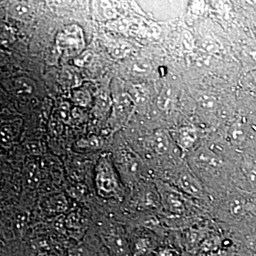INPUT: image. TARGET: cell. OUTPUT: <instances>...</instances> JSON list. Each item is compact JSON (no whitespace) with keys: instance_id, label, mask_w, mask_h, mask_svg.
<instances>
[{"instance_id":"cell-8","label":"cell","mask_w":256,"mask_h":256,"mask_svg":"<svg viewBox=\"0 0 256 256\" xmlns=\"http://www.w3.org/2000/svg\"><path fill=\"white\" fill-rule=\"evenodd\" d=\"M94 54L90 50H86L79 54L74 60L77 66L86 67L92 63L94 60Z\"/></svg>"},{"instance_id":"cell-9","label":"cell","mask_w":256,"mask_h":256,"mask_svg":"<svg viewBox=\"0 0 256 256\" xmlns=\"http://www.w3.org/2000/svg\"><path fill=\"white\" fill-rule=\"evenodd\" d=\"M166 202L170 210L174 212H180L183 210V204L181 200L175 195H170L166 197Z\"/></svg>"},{"instance_id":"cell-2","label":"cell","mask_w":256,"mask_h":256,"mask_svg":"<svg viewBox=\"0 0 256 256\" xmlns=\"http://www.w3.org/2000/svg\"><path fill=\"white\" fill-rule=\"evenodd\" d=\"M106 244L114 256H131L127 242L121 236H108Z\"/></svg>"},{"instance_id":"cell-4","label":"cell","mask_w":256,"mask_h":256,"mask_svg":"<svg viewBox=\"0 0 256 256\" xmlns=\"http://www.w3.org/2000/svg\"><path fill=\"white\" fill-rule=\"evenodd\" d=\"M32 12V6L25 2L14 3L10 8V13L16 18H23L28 16Z\"/></svg>"},{"instance_id":"cell-12","label":"cell","mask_w":256,"mask_h":256,"mask_svg":"<svg viewBox=\"0 0 256 256\" xmlns=\"http://www.w3.org/2000/svg\"><path fill=\"white\" fill-rule=\"evenodd\" d=\"M60 117L62 119L67 120L68 118L69 110L66 105H62L58 110Z\"/></svg>"},{"instance_id":"cell-10","label":"cell","mask_w":256,"mask_h":256,"mask_svg":"<svg viewBox=\"0 0 256 256\" xmlns=\"http://www.w3.org/2000/svg\"><path fill=\"white\" fill-rule=\"evenodd\" d=\"M74 100L79 105H87L90 101V95L86 90H77L74 94Z\"/></svg>"},{"instance_id":"cell-6","label":"cell","mask_w":256,"mask_h":256,"mask_svg":"<svg viewBox=\"0 0 256 256\" xmlns=\"http://www.w3.org/2000/svg\"><path fill=\"white\" fill-rule=\"evenodd\" d=\"M60 77L62 82L65 84L66 86L74 87L78 85L79 80L78 75L72 70L66 69L60 74Z\"/></svg>"},{"instance_id":"cell-1","label":"cell","mask_w":256,"mask_h":256,"mask_svg":"<svg viewBox=\"0 0 256 256\" xmlns=\"http://www.w3.org/2000/svg\"><path fill=\"white\" fill-rule=\"evenodd\" d=\"M57 48L66 56L80 54L85 47V40L82 28L77 24L64 26L56 38Z\"/></svg>"},{"instance_id":"cell-5","label":"cell","mask_w":256,"mask_h":256,"mask_svg":"<svg viewBox=\"0 0 256 256\" xmlns=\"http://www.w3.org/2000/svg\"><path fill=\"white\" fill-rule=\"evenodd\" d=\"M180 186L186 192L192 194H197L200 191L198 184L195 182L193 178L190 174H182L180 178Z\"/></svg>"},{"instance_id":"cell-13","label":"cell","mask_w":256,"mask_h":256,"mask_svg":"<svg viewBox=\"0 0 256 256\" xmlns=\"http://www.w3.org/2000/svg\"><path fill=\"white\" fill-rule=\"evenodd\" d=\"M158 256H173V254L172 252H170L169 250H162Z\"/></svg>"},{"instance_id":"cell-7","label":"cell","mask_w":256,"mask_h":256,"mask_svg":"<svg viewBox=\"0 0 256 256\" xmlns=\"http://www.w3.org/2000/svg\"><path fill=\"white\" fill-rule=\"evenodd\" d=\"M244 176L252 188H256V163L249 162L244 168Z\"/></svg>"},{"instance_id":"cell-11","label":"cell","mask_w":256,"mask_h":256,"mask_svg":"<svg viewBox=\"0 0 256 256\" xmlns=\"http://www.w3.org/2000/svg\"><path fill=\"white\" fill-rule=\"evenodd\" d=\"M68 256H92V254L86 248L78 247L72 250Z\"/></svg>"},{"instance_id":"cell-3","label":"cell","mask_w":256,"mask_h":256,"mask_svg":"<svg viewBox=\"0 0 256 256\" xmlns=\"http://www.w3.org/2000/svg\"><path fill=\"white\" fill-rule=\"evenodd\" d=\"M33 90V84L30 79L20 78L14 82V92L18 96L30 95Z\"/></svg>"}]
</instances>
